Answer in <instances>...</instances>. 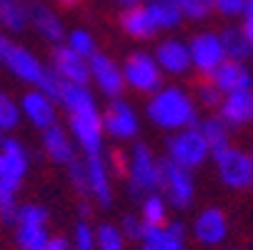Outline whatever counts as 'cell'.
Masks as SVG:
<instances>
[{
  "mask_svg": "<svg viewBox=\"0 0 253 250\" xmlns=\"http://www.w3.org/2000/svg\"><path fill=\"white\" fill-rule=\"evenodd\" d=\"M0 68L10 73L15 80H20L28 88H43L45 93H50L53 98L60 90V80L55 78V73L50 70L48 63H43L28 45L18 43L13 35L0 30Z\"/></svg>",
  "mask_w": 253,
  "mask_h": 250,
  "instance_id": "obj_1",
  "label": "cell"
},
{
  "mask_svg": "<svg viewBox=\"0 0 253 250\" xmlns=\"http://www.w3.org/2000/svg\"><path fill=\"white\" fill-rule=\"evenodd\" d=\"M146 118L166 133H175L191 125H198V103L178 83L161 85L146 100Z\"/></svg>",
  "mask_w": 253,
  "mask_h": 250,
  "instance_id": "obj_2",
  "label": "cell"
},
{
  "mask_svg": "<svg viewBox=\"0 0 253 250\" xmlns=\"http://www.w3.org/2000/svg\"><path fill=\"white\" fill-rule=\"evenodd\" d=\"M123 175H126L128 193L133 198H143V195L158 190L161 160L146 143H133V148L128 150V158H126V165H123Z\"/></svg>",
  "mask_w": 253,
  "mask_h": 250,
  "instance_id": "obj_3",
  "label": "cell"
},
{
  "mask_svg": "<svg viewBox=\"0 0 253 250\" xmlns=\"http://www.w3.org/2000/svg\"><path fill=\"white\" fill-rule=\"evenodd\" d=\"M213 158V168L218 180L236 193L251 190L253 188V163H251V153L238 148V145H226L221 150L211 153Z\"/></svg>",
  "mask_w": 253,
  "mask_h": 250,
  "instance_id": "obj_4",
  "label": "cell"
},
{
  "mask_svg": "<svg viewBox=\"0 0 253 250\" xmlns=\"http://www.w3.org/2000/svg\"><path fill=\"white\" fill-rule=\"evenodd\" d=\"M30 173V153L15 135L0 140V198L18 195Z\"/></svg>",
  "mask_w": 253,
  "mask_h": 250,
  "instance_id": "obj_5",
  "label": "cell"
},
{
  "mask_svg": "<svg viewBox=\"0 0 253 250\" xmlns=\"http://www.w3.org/2000/svg\"><path fill=\"white\" fill-rule=\"evenodd\" d=\"M13 230H15L18 250H45L50 240V215H48L45 205L20 203Z\"/></svg>",
  "mask_w": 253,
  "mask_h": 250,
  "instance_id": "obj_6",
  "label": "cell"
},
{
  "mask_svg": "<svg viewBox=\"0 0 253 250\" xmlns=\"http://www.w3.org/2000/svg\"><path fill=\"white\" fill-rule=\"evenodd\" d=\"M166 158L183 165L188 170H198L208 158H211V145L208 140L203 138L198 125L183 128V130H175L168 135L166 140Z\"/></svg>",
  "mask_w": 253,
  "mask_h": 250,
  "instance_id": "obj_7",
  "label": "cell"
},
{
  "mask_svg": "<svg viewBox=\"0 0 253 250\" xmlns=\"http://www.w3.org/2000/svg\"><path fill=\"white\" fill-rule=\"evenodd\" d=\"M158 190L173 210H188L196 200V178L193 170L178 165L173 160H161V180Z\"/></svg>",
  "mask_w": 253,
  "mask_h": 250,
  "instance_id": "obj_8",
  "label": "cell"
},
{
  "mask_svg": "<svg viewBox=\"0 0 253 250\" xmlns=\"http://www.w3.org/2000/svg\"><path fill=\"white\" fill-rule=\"evenodd\" d=\"M121 68H123L126 88L140 95H153L163 85V78H166L153 53H146V50H133L121 63Z\"/></svg>",
  "mask_w": 253,
  "mask_h": 250,
  "instance_id": "obj_9",
  "label": "cell"
},
{
  "mask_svg": "<svg viewBox=\"0 0 253 250\" xmlns=\"http://www.w3.org/2000/svg\"><path fill=\"white\" fill-rule=\"evenodd\" d=\"M70 135H73L78 150L83 158H95L105 155V130H103V118L100 110H83V113H70L68 125Z\"/></svg>",
  "mask_w": 253,
  "mask_h": 250,
  "instance_id": "obj_10",
  "label": "cell"
},
{
  "mask_svg": "<svg viewBox=\"0 0 253 250\" xmlns=\"http://www.w3.org/2000/svg\"><path fill=\"white\" fill-rule=\"evenodd\" d=\"M100 118H103L105 138L128 143V140H135L138 133H140L138 110L133 108L128 100H123V98H113L111 103L105 105V110L100 113Z\"/></svg>",
  "mask_w": 253,
  "mask_h": 250,
  "instance_id": "obj_11",
  "label": "cell"
},
{
  "mask_svg": "<svg viewBox=\"0 0 253 250\" xmlns=\"http://www.w3.org/2000/svg\"><path fill=\"white\" fill-rule=\"evenodd\" d=\"M188 48H191L193 70L201 78H211L215 70H218V65L228 58L226 50H223L221 33H211V30L196 33L193 38L188 40Z\"/></svg>",
  "mask_w": 253,
  "mask_h": 250,
  "instance_id": "obj_12",
  "label": "cell"
},
{
  "mask_svg": "<svg viewBox=\"0 0 253 250\" xmlns=\"http://www.w3.org/2000/svg\"><path fill=\"white\" fill-rule=\"evenodd\" d=\"M20 113H23V120L33 128V130H45L50 125L58 123V113H60V105L58 100L45 93L43 88H30L25 90L20 98Z\"/></svg>",
  "mask_w": 253,
  "mask_h": 250,
  "instance_id": "obj_13",
  "label": "cell"
},
{
  "mask_svg": "<svg viewBox=\"0 0 253 250\" xmlns=\"http://www.w3.org/2000/svg\"><path fill=\"white\" fill-rule=\"evenodd\" d=\"M50 70L60 83H76V85H88L90 83V63L88 58L78 55L73 48L65 43L53 45L50 50Z\"/></svg>",
  "mask_w": 253,
  "mask_h": 250,
  "instance_id": "obj_14",
  "label": "cell"
},
{
  "mask_svg": "<svg viewBox=\"0 0 253 250\" xmlns=\"http://www.w3.org/2000/svg\"><path fill=\"white\" fill-rule=\"evenodd\" d=\"M88 63H90V83L98 88V93L105 95L108 100L121 98L126 90V78H123L121 63H116L111 55H105L100 50Z\"/></svg>",
  "mask_w": 253,
  "mask_h": 250,
  "instance_id": "obj_15",
  "label": "cell"
},
{
  "mask_svg": "<svg viewBox=\"0 0 253 250\" xmlns=\"http://www.w3.org/2000/svg\"><path fill=\"white\" fill-rule=\"evenodd\" d=\"M228 215L218 205H206L193 218V238L206 248H218L228 238Z\"/></svg>",
  "mask_w": 253,
  "mask_h": 250,
  "instance_id": "obj_16",
  "label": "cell"
},
{
  "mask_svg": "<svg viewBox=\"0 0 253 250\" xmlns=\"http://www.w3.org/2000/svg\"><path fill=\"white\" fill-rule=\"evenodd\" d=\"M28 28H33L35 35L45 40L50 48L60 45L68 35L63 18L45 3H28Z\"/></svg>",
  "mask_w": 253,
  "mask_h": 250,
  "instance_id": "obj_17",
  "label": "cell"
},
{
  "mask_svg": "<svg viewBox=\"0 0 253 250\" xmlns=\"http://www.w3.org/2000/svg\"><path fill=\"white\" fill-rule=\"evenodd\" d=\"M153 58L158 60L163 75H170V78H183L193 70V63H191V48L188 43L178 40V38H166L156 45L153 50Z\"/></svg>",
  "mask_w": 253,
  "mask_h": 250,
  "instance_id": "obj_18",
  "label": "cell"
},
{
  "mask_svg": "<svg viewBox=\"0 0 253 250\" xmlns=\"http://www.w3.org/2000/svg\"><path fill=\"white\" fill-rule=\"evenodd\" d=\"M41 150L55 165L73 163L78 158V153H81L78 145H76V140H73V135H70V130L63 128L60 123H55V125H50V128H45L41 133Z\"/></svg>",
  "mask_w": 253,
  "mask_h": 250,
  "instance_id": "obj_19",
  "label": "cell"
},
{
  "mask_svg": "<svg viewBox=\"0 0 253 250\" xmlns=\"http://www.w3.org/2000/svg\"><path fill=\"white\" fill-rule=\"evenodd\" d=\"M83 160H85V170H88L90 200L98 203L100 208H111L113 205V175H111V165H108L105 155L83 158Z\"/></svg>",
  "mask_w": 253,
  "mask_h": 250,
  "instance_id": "obj_20",
  "label": "cell"
},
{
  "mask_svg": "<svg viewBox=\"0 0 253 250\" xmlns=\"http://www.w3.org/2000/svg\"><path fill=\"white\" fill-rule=\"evenodd\" d=\"M208 80L218 88L223 95H228V93H238V90L253 88V70H251L248 63H243V60H231V58H226V60L218 65V70H215Z\"/></svg>",
  "mask_w": 253,
  "mask_h": 250,
  "instance_id": "obj_21",
  "label": "cell"
},
{
  "mask_svg": "<svg viewBox=\"0 0 253 250\" xmlns=\"http://www.w3.org/2000/svg\"><path fill=\"white\" fill-rule=\"evenodd\" d=\"M215 113H218L233 130L251 125L253 123V88L223 95V100H221Z\"/></svg>",
  "mask_w": 253,
  "mask_h": 250,
  "instance_id": "obj_22",
  "label": "cell"
},
{
  "mask_svg": "<svg viewBox=\"0 0 253 250\" xmlns=\"http://www.w3.org/2000/svg\"><path fill=\"white\" fill-rule=\"evenodd\" d=\"M121 30L133 40H151L161 33L158 23L153 20L151 10L146 3H138V5H130L121 13Z\"/></svg>",
  "mask_w": 253,
  "mask_h": 250,
  "instance_id": "obj_23",
  "label": "cell"
},
{
  "mask_svg": "<svg viewBox=\"0 0 253 250\" xmlns=\"http://www.w3.org/2000/svg\"><path fill=\"white\" fill-rule=\"evenodd\" d=\"M138 250H186V230L180 223H166L148 228Z\"/></svg>",
  "mask_w": 253,
  "mask_h": 250,
  "instance_id": "obj_24",
  "label": "cell"
},
{
  "mask_svg": "<svg viewBox=\"0 0 253 250\" xmlns=\"http://www.w3.org/2000/svg\"><path fill=\"white\" fill-rule=\"evenodd\" d=\"M60 110L65 115L70 113H83V110H98V100L88 85H76V83H63L58 95H55Z\"/></svg>",
  "mask_w": 253,
  "mask_h": 250,
  "instance_id": "obj_25",
  "label": "cell"
},
{
  "mask_svg": "<svg viewBox=\"0 0 253 250\" xmlns=\"http://www.w3.org/2000/svg\"><path fill=\"white\" fill-rule=\"evenodd\" d=\"M138 213H140V218L146 220L148 228H158V225L170 223V205H168V200L163 198L161 190H153L148 195H143Z\"/></svg>",
  "mask_w": 253,
  "mask_h": 250,
  "instance_id": "obj_26",
  "label": "cell"
},
{
  "mask_svg": "<svg viewBox=\"0 0 253 250\" xmlns=\"http://www.w3.org/2000/svg\"><path fill=\"white\" fill-rule=\"evenodd\" d=\"M0 30L18 35L28 30V3L25 0H0Z\"/></svg>",
  "mask_w": 253,
  "mask_h": 250,
  "instance_id": "obj_27",
  "label": "cell"
},
{
  "mask_svg": "<svg viewBox=\"0 0 253 250\" xmlns=\"http://www.w3.org/2000/svg\"><path fill=\"white\" fill-rule=\"evenodd\" d=\"M221 40H223V50L231 60L248 63V58H253V43L241 25H226L221 30Z\"/></svg>",
  "mask_w": 253,
  "mask_h": 250,
  "instance_id": "obj_28",
  "label": "cell"
},
{
  "mask_svg": "<svg viewBox=\"0 0 253 250\" xmlns=\"http://www.w3.org/2000/svg\"><path fill=\"white\" fill-rule=\"evenodd\" d=\"M198 128H201L203 138L208 140L211 153H215V150H221V148L231 145V133H233V128H231L218 113H213V115L198 120Z\"/></svg>",
  "mask_w": 253,
  "mask_h": 250,
  "instance_id": "obj_29",
  "label": "cell"
},
{
  "mask_svg": "<svg viewBox=\"0 0 253 250\" xmlns=\"http://www.w3.org/2000/svg\"><path fill=\"white\" fill-rule=\"evenodd\" d=\"M20 123H23L20 100L13 98L8 90L0 88V140L8 138V135H15Z\"/></svg>",
  "mask_w": 253,
  "mask_h": 250,
  "instance_id": "obj_30",
  "label": "cell"
},
{
  "mask_svg": "<svg viewBox=\"0 0 253 250\" xmlns=\"http://www.w3.org/2000/svg\"><path fill=\"white\" fill-rule=\"evenodd\" d=\"M146 5H148V10L161 30H173L183 20V13L178 10L175 0H146Z\"/></svg>",
  "mask_w": 253,
  "mask_h": 250,
  "instance_id": "obj_31",
  "label": "cell"
},
{
  "mask_svg": "<svg viewBox=\"0 0 253 250\" xmlns=\"http://www.w3.org/2000/svg\"><path fill=\"white\" fill-rule=\"evenodd\" d=\"M95 250H128V238L123 235L121 225L100 223L95 228Z\"/></svg>",
  "mask_w": 253,
  "mask_h": 250,
  "instance_id": "obj_32",
  "label": "cell"
},
{
  "mask_svg": "<svg viewBox=\"0 0 253 250\" xmlns=\"http://www.w3.org/2000/svg\"><path fill=\"white\" fill-rule=\"evenodd\" d=\"M68 48H73L78 55H83V58H93L95 53H98V43H95V38L85 30V28H73V30H68V35H65V40H63Z\"/></svg>",
  "mask_w": 253,
  "mask_h": 250,
  "instance_id": "obj_33",
  "label": "cell"
},
{
  "mask_svg": "<svg viewBox=\"0 0 253 250\" xmlns=\"http://www.w3.org/2000/svg\"><path fill=\"white\" fill-rule=\"evenodd\" d=\"M73 250H95V228L88 223V218H81L73 225V235L68 238Z\"/></svg>",
  "mask_w": 253,
  "mask_h": 250,
  "instance_id": "obj_34",
  "label": "cell"
},
{
  "mask_svg": "<svg viewBox=\"0 0 253 250\" xmlns=\"http://www.w3.org/2000/svg\"><path fill=\"white\" fill-rule=\"evenodd\" d=\"M65 168H68V183H70V188H73L81 198H88V200H90V195H88V170H85V160H83V158H76L73 163H68Z\"/></svg>",
  "mask_w": 253,
  "mask_h": 250,
  "instance_id": "obj_35",
  "label": "cell"
},
{
  "mask_svg": "<svg viewBox=\"0 0 253 250\" xmlns=\"http://www.w3.org/2000/svg\"><path fill=\"white\" fill-rule=\"evenodd\" d=\"M196 103H198V108H208V110H218V105L223 100V93L215 88L208 78H203V83H198L196 93H193Z\"/></svg>",
  "mask_w": 253,
  "mask_h": 250,
  "instance_id": "obj_36",
  "label": "cell"
},
{
  "mask_svg": "<svg viewBox=\"0 0 253 250\" xmlns=\"http://www.w3.org/2000/svg\"><path fill=\"white\" fill-rule=\"evenodd\" d=\"M175 5L188 20H203L215 10L213 0H175Z\"/></svg>",
  "mask_w": 253,
  "mask_h": 250,
  "instance_id": "obj_37",
  "label": "cell"
},
{
  "mask_svg": "<svg viewBox=\"0 0 253 250\" xmlns=\"http://www.w3.org/2000/svg\"><path fill=\"white\" fill-rule=\"evenodd\" d=\"M118 225H121L123 235H126L128 240H135V243H140L143 235L148 233V225H146V220L140 218V213H128V215L121 218Z\"/></svg>",
  "mask_w": 253,
  "mask_h": 250,
  "instance_id": "obj_38",
  "label": "cell"
},
{
  "mask_svg": "<svg viewBox=\"0 0 253 250\" xmlns=\"http://www.w3.org/2000/svg\"><path fill=\"white\" fill-rule=\"evenodd\" d=\"M18 210H20L18 195H3V198H0V223L13 228V223L18 218Z\"/></svg>",
  "mask_w": 253,
  "mask_h": 250,
  "instance_id": "obj_39",
  "label": "cell"
},
{
  "mask_svg": "<svg viewBox=\"0 0 253 250\" xmlns=\"http://www.w3.org/2000/svg\"><path fill=\"white\" fill-rule=\"evenodd\" d=\"M213 5H215V10H218L221 15H226V18H241L246 0H213Z\"/></svg>",
  "mask_w": 253,
  "mask_h": 250,
  "instance_id": "obj_40",
  "label": "cell"
},
{
  "mask_svg": "<svg viewBox=\"0 0 253 250\" xmlns=\"http://www.w3.org/2000/svg\"><path fill=\"white\" fill-rule=\"evenodd\" d=\"M241 28L246 30V35L253 43V0H246L243 5V13H241Z\"/></svg>",
  "mask_w": 253,
  "mask_h": 250,
  "instance_id": "obj_41",
  "label": "cell"
},
{
  "mask_svg": "<svg viewBox=\"0 0 253 250\" xmlns=\"http://www.w3.org/2000/svg\"><path fill=\"white\" fill-rule=\"evenodd\" d=\"M45 250H73V248H70V240H68V238H63V235H50Z\"/></svg>",
  "mask_w": 253,
  "mask_h": 250,
  "instance_id": "obj_42",
  "label": "cell"
},
{
  "mask_svg": "<svg viewBox=\"0 0 253 250\" xmlns=\"http://www.w3.org/2000/svg\"><path fill=\"white\" fill-rule=\"evenodd\" d=\"M58 5H65V8H73V5H78L81 0H55Z\"/></svg>",
  "mask_w": 253,
  "mask_h": 250,
  "instance_id": "obj_43",
  "label": "cell"
},
{
  "mask_svg": "<svg viewBox=\"0 0 253 250\" xmlns=\"http://www.w3.org/2000/svg\"><path fill=\"white\" fill-rule=\"evenodd\" d=\"M121 5H126V8H130V5H138V3H143V0H118Z\"/></svg>",
  "mask_w": 253,
  "mask_h": 250,
  "instance_id": "obj_44",
  "label": "cell"
},
{
  "mask_svg": "<svg viewBox=\"0 0 253 250\" xmlns=\"http://www.w3.org/2000/svg\"><path fill=\"white\" fill-rule=\"evenodd\" d=\"M226 250H241V248H226Z\"/></svg>",
  "mask_w": 253,
  "mask_h": 250,
  "instance_id": "obj_45",
  "label": "cell"
},
{
  "mask_svg": "<svg viewBox=\"0 0 253 250\" xmlns=\"http://www.w3.org/2000/svg\"><path fill=\"white\" fill-rule=\"evenodd\" d=\"M248 153H251V163H253V150H248Z\"/></svg>",
  "mask_w": 253,
  "mask_h": 250,
  "instance_id": "obj_46",
  "label": "cell"
}]
</instances>
